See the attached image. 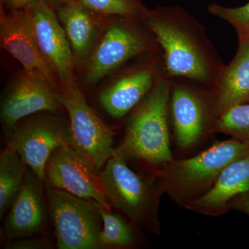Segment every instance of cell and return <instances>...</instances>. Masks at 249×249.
I'll use <instances>...</instances> for the list:
<instances>
[{"label":"cell","instance_id":"cell-1","mask_svg":"<svg viewBox=\"0 0 249 249\" xmlns=\"http://www.w3.org/2000/svg\"><path fill=\"white\" fill-rule=\"evenodd\" d=\"M163 49L165 74L212 88L224 67L202 24L180 6H162L142 18Z\"/></svg>","mask_w":249,"mask_h":249},{"label":"cell","instance_id":"cell-2","mask_svg":"<svg viewBox=\"0 0 249 249\" xmlns=\"http://www.w3.org/2000/svg\"><path fill=\"white\" fill-rule=\"evenodd\" d=\"M171 85L166 74L160 76L132 110L124 140L116 149L124 160H140L155 167H164L173 160L168 127Z\"/></svg>","mask_w":249,"mask_h":249},{"label":"cell","instance_id":"cell-3","mask_svg":"<svg viewBox=\"0 0 249 249\" xmlns=\"http://www.w3.org/2000/svg\"><path fill=\"white\" fill-rule=\"evenodd\" d=\"M249 154L248 147L235 139L217 142L196 157L172 160L157 180L163 193L184 206L207 193L228 165Z\"/></svg>","mask_w":249,"mask_h":249},{"label":"cell","instance_id":"cell-4","mask_svg":"<svg viewBox=\"0 0 249 249\" xmlns=\"http://www.w3.org/2000/svg\"><path fill=\"white\" fill-rule=\"evenodd\" d=\"M100 176L111 206L125 214L137 229L160 235L159 206L163 192L157 179L134 172L116 152L100 170Z\"/></svg>","mask_w":249,"mask_h":249},{"label":"cell","instance_id":"cell-5","mask_svg":"<svg viewBox=\"0 0 249 249\" xmlns=\"http://www.w3.org/2000/svg\"><path fill=\"white\" fill-rule=\"evenodd\" d=\"M49 215L59 249H101L103 219L99 204L45 183Z\"/></svg>","mask_w":249,"mask_h":249},{"label":"cell","instance_id":"cell-6","mask_svg":"<svg viewBox=\"0 0 249 249\" xmlns=\"http://www.w3.org/2000/svg\"><path fill=\"white\" fill-rule=\"evenodd\" d=\"M57 93L70 117L71 146L101 170L115 154L114 132L89 107L76 80L60 85Z\"/></svg>","mask_w":249,"mask_h":249},{"label":"cell","instance_id":"cell-7","mask_svg":"<svg viewBox=\"0 0 249 249\" xmlns=\"http://www.w3.org/2000/svg\"><path fill=\"white\" fill-rule=\"evenodd\" d=\"M6 137V145L16 150L26 165L44 181L46 165L51 155L59 147L71 145L70 124L49 115L19 121Z\"/></svg>","mask_w":249,"mask_h":249},{"label":"cell","instance_id":"cell-8","mask_svg":"<svg viewBox=\"0 0 249 249\" xmlns=\"http://www.w3.org/2000/svg\"><path fill=\"white\" fill-rule=\"evenodd\" d=\"M134 20L137 19H125L106 29L87 62L85 83H98L131 59L152 49L148 36L132 24Z\"/></svg>","mask_w":249,"mask_h":249},{"label":"cell","instance_id":"cell-9","mask_svg":"<svg viewBox=\"0 0 249 249\" xmlns=\"http://www.w3.org/2000/svg\"><path fill=\"white\" fill-rule=\"evenodd\" d=\"M45 173V183L49 186L111 207L103 190L100 170L71 145L54 150Z\"/></svg>","mask_w":249,"mask_h":249},{"label":"cell","instance_id":"cell-10","mask_svg":"<svg viewBox=\"0 0 249 249\" xmlns=\"http://www.w3.org/2000/svg\"><path fill=\"white\" fill-rule=\"evenodd\" d=\"M42 56L59 79V85L75 80L73 53L56 13L42 0H31L22 9Z\"/></svg>","mask_w":249,"mask_h":249},{"label":"cell","instance_id":"cell-11","mask_svg":"<svg viewBox=\"0 0 249 249\" xmlns=\"http://www.w3.org/2000/svg\"><path fill=\"white\" fill-rule=\"evenodd\" d=\"M170 107L177 144L181 149L193 147L211 124L213 100L196 87L172 82Z\"/></svg>","mask_w":249,"mask_h":249},{"label":"cell","instance_id":"cell-12","mask_svg":"<svg viewBox=\"0 0 249 249\" xmlns=\"http://www.w3.org/2000/svg\"><path fill=\"white\" fill-rule=\"evenodd\" d=\"M0 39L2 48L19 62L24 73L45 80L58 91L57 76L41 55L24 10L6 13L1 6Z\"/></svg>","mask_w":249,"mask_h":249},{"label":"cell","instance_id":"cell-13","mask_svg":"<svg viewBox=\"0 0 249 249\" xmlns=\"http://www.w3.org/2000/svg\"><path fill=\"white\" fill-rule=\"evenodd\" d=\"M62 106L55 89L45 80L24 73L3 98L1 121L6 136L19 121L39 112H56Z\"/></svg>","mask_w":249,"mask_h":249},{"label":"cell","instance_id":"cell-14","mask_svg":"<svg viewBox=\"0 0 249 249\" xmlns=\"http://www.w3.org/2000/svg\"><path fill=\"white\" fill-rule=\"evenodd\" d=\"M45 181L28 167L24 184L5 219L3 231L8 241L42 233L47 226Z\"/></svg>","mask_w":249,"mask_h":249},{"label":"cell","instance_id":"cell-15","mask_svg":"<svg viewBox=\"0 0 249 249\" xmlns=\"http://www.w3.org/2000/svg\"><path fill=\"white\" fill-rule=\"evenodd\" d=\"M248 192L249 154L228 165L207 193L184 207L205 215H220L230 209L234 199Z\"/></svg>","mask_w":249,"mask_h":249},{"label":"cell","instance_id":"cell-16","mask_svg":"<svg viewBox=\"0 0 249 249\" xmlns=\"http://www.w3.org/2000/svg\"><path fill=\"white\" fill-rule=\"evenodd\" d=\"M214 115L237 105L249 103V36L238 37V48L224 65L212 86Z\"/></svg>","mask_w":249,"mask_h":249},{"label":"cell","instance_id":"cell-17","mask_svg":"<svg viewBox=\"0 0 249 249\" xmlns=\"http://www.w3.org/2000/svg\"><path fill=\"white\" fill-rule=\"evenodd\" d=\"M164 74H160L156 67H142L134 70L102 91L100 103L111 117L121 119L142 102L156 81Z\"/></svg>","mask_w":249,"mask_h":249},{"label":"cell","instance_id":"cell-18","mask_svg":"<svg viewBox=\"0 0 249 249\" xmlns=\"http://www.w3.org/2000/svg\"><path fill=\"white\" fill-rule=\"evenodd\" d=\"M55 10L71 46L75 65H84L97 43L99 22L78 0H71Z\"/></svg>","mask_w":249,"mask_h":249},{"label":"cell","instance_id":"cell-19","mask_svg":"<svg viewBox=\"0 0 249 249\" xmlns=\"http://www.w3.org/2000/svg\"><path fill=\"white\" fill-rule=\"evenodd\" d=\"M28 166L14 149L6 145L0 155V219L2 220L22 189Z\"/></svg>","mask_w":249,"mask_h":249},{"label":"cell","instance_id":"cell-20","mask_svg":"<svg viewBox=\"0 0 249 249\" xmlns=\"http://www.w3.org/2000/svg\"><path fill=\"white\" fill-rule=\"evenodd\" d=\"M111 207L99 204L103 219V229L100 234L101 249H127L135 247L137 235L133 224H129L119 214L111 212Z\"/></svg>","mask_w":249,"mask_h":249},{"label":"cell","instance_id":"cell-21","mask_svg":"<svg viewBox=\"0 0 249 249\" xmlns=\"http://www.w3.org/2000/svg\"><path fill=\"white\" fill-rule=\"evenodd\" d=\"M215 132L229 134L249 150V103L232 106L217 116L214 121Z\"/></svg>","mask_w":249,"mask_h":249},{"label":"cell","instance_id":"cell-22","mask_svg":"<svg viewBox=\"0 0 249 249\" xmlns=\"http://www.w3.org/2000/svg\"><path fill=\"white\" fill-rule=\"evenodd\" d=\"M93 14L119 16L127 19H142L148 12L141 0H78Z\"/></svg>","mask_w":249,"mask_h":249},{"label":"cell","instance_id":"cell-23","mask_svg":"<svg viewBox=\"0 0 249 249\" xmlns=\"http://www.w3.org/2000/svg\"><path fill=\"white\" fill-rule=\"evenodd\" d=\"M208 11L231 24L238 37L249 36V2L238 7H227L213 3L209 5Z\"/></svg>","mask_w":249,"mask_h":249},{"label":"cell","instance_id":"cell-24","mask_svg":"<svg viewBox=\"0 0 249 249\" xmlns=\"http://www.w3.org/2000/svg\"><path fill=\"white\" fill-rule=\"evenodd\" d=\"M24 237L12 241H8L4 246L9 249H52V245L47 239L42 237Z\"/></svg>","mask_w":249,"mask_h":249},{"label":"cell","instance_id":"cell-25","mask_svg":"<svg viewBox=\"0 0 249 249\" xmlns=\"http://www.w3.org/2000/svg\"><path fill=\"white\" fill-rule=\"evenodd\" d=\"M230 208L239 210L249 215V192L234 199L230 205Z\"/></svg>","mask_w":249,"mask_h":249},{"label":"cell","instance_id":"cell-26","mask_svg":"<svg viewBox=\"0 0 249 249\" xmlns=\"http://www.w3.org/2000/svg\"><path fill=\"white\" fill-rule=\"evenodd\" d=\"M31 0H1L4 6L9 9H22Z\"/></svg>","mask_w":249,"mask_h":249},{"label":"cell","instance_id":"cell-27","mask_svg":"<svg viewBox=\"0 0 249 249\" xmlns=\"http://www.w3.org/2000/svg\"><path fill=\"white\" fill-rule=\"evenodd\" d=\"M42 1L53 7L54 9H55L58 6L68 2V1H71V0H42Z\"/></svg>","mask_w":249,"mask_h":249}]
</instances>
